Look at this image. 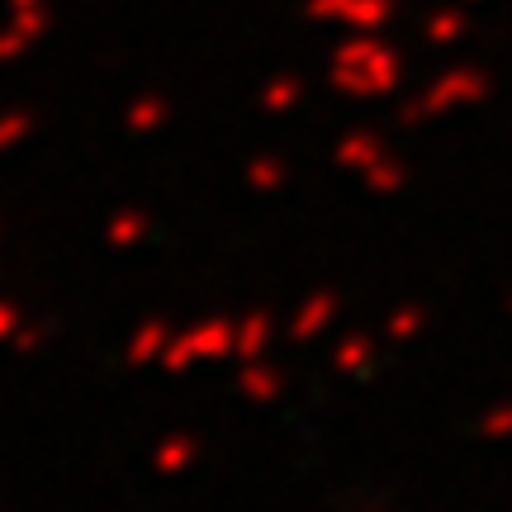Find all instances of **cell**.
<instances>
[{"label": "cell", "mask_w": 512, "mask_h": 512, "mask_svg": "<svg viewBox=\"0 0 512 512\" xmlns=\"http://www.w3.org/2000/svg\"><path fill=\"white\" fill-rule=\"evenodd\" d=\"M24 133H29V119H24L19 110H15V114H5V119H0V152H5L10 143H19Z\"/></svg>", "instance_id": "1"}, {"label": "cell", "mask_w": 512, "mask_h": 512, "mask_svg": "<svg viewBox=\"0 0 512 512\" xmlns=\"http://www.w3.org/2000/svg\"><path fill=\"white\" fill-rule=\"evenodd\" d=\"M15 332H19V309H15V304H5V299H0V342H10Z\"/></svg>", "instance_id": "2"}]
</instances>
